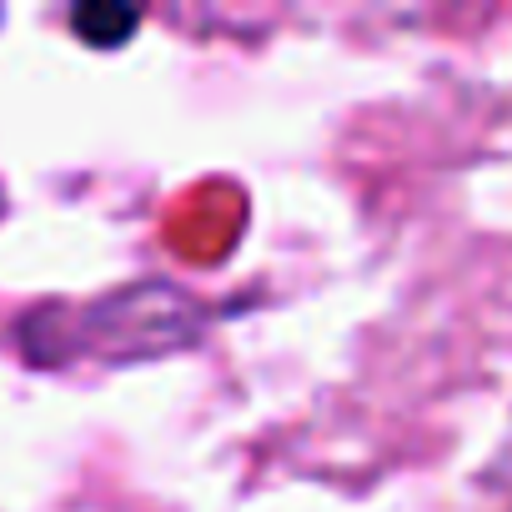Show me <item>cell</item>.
Listing matches in <instances>:
<instances>
[{"mask_svg": "<svg viewBox=\"0 0 512 512\" xmlns=\"http://www.w3.org/2000/svg\"><path fill=\"white\" fill-rule=\"evenodd\" d=\"M0 211H6V196H0Z\"/></svg>", "mask_w": 512, "mask_h": 512, "instance_id": "2", "label": "cell"}, {"mask_svg": "<svg viewBox=\"0 0 512 512\" xmlns=\"http://www.w3.org/2000/svg\"><path fill=\"white\" fill-rule=\"evenodd\" d=\"M71 26L81 31V41H91V46L111 51V46H121V36H131V31H136V11L86 6V11H76V16H71Z\"/></svg>", "mask_w": 512, "mask_h": 512, "instance_id": "1", "label": "cell"}]
</instances>
